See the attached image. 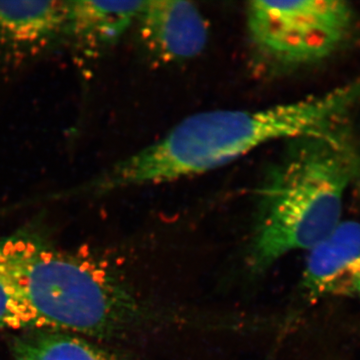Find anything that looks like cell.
<instances>
[{"mask_svg":"<svg viewBox=\"0 0 360 360\" xmlns=\"http://www.w3.org/2000/svg\"><path fill=\"white\" fill-rule=\"evenodd\" d=\"M359 103L360 77L293 103L195 113L158 141L116 163L91 187L108 191L207 174L269 142L291 141L335 127Z\"/></svg>","mask_w":360,"mask_h":360,"instance_id":"cell-1","label":"cell"},{"mask_svg":"<svg viewBox=\"0 0 360 360\" xmlns=\"http://www.w3.org/2000/svg\"><path fill=\"white\" fill-rule=\"evenodd\" d=\"M257 191L245 265L262 276L295 250H310L340 224L360 176V153L340 124L288 141Z\"/></svg>","mask_w":360,"mask_h":360,"instance_id":"cell-2","label":"cell"},{"mask_svg":"<svg viewBox=\"0 0 360 360\" xmlns=\"http://www.w3.org/2000/svg\"><path fill=\"white\" fill-rule=\"evenodd\" d=\"M0 278L46 328L105 340L158 321L103 265L56 250L32 232L0 238Z\"/></svg>","mask_w":360,"mask_h":360,"instance_id":"cell-3","label":"cell"},{"mask_svg":"<svg viewBox=\"0 0 360 360\" xmlns=\"http://www.w3.org/2000/svg\"><path fill=\"white\" fill-rule=\"evenodd\" d=\"M356 14L342 0L251 1L246 25L257 58L276 70H296L333 56L352 37Z\"/></svg>","mask_w":360,"mask_h":360,"instance_id":"cell-4","label":"cell"},{"mask_svg":"<svg viewBox=\"0 0 360 360\" xmlns=\"http://www.w3.org/2000/svg\"><path fill=\"white\" fill-rule=\"evenodd\" d=\"M298 290L309 303L333 297L360 302V222L341 220L309 250Z\"/></svg>","mask_w":360,"mask_h":360,"instance_id":"cell-5","label":"cell"},{"mask_svg":"<svg viewBox=\"0 0 360 360\" xmlns=\"http://www.w3.org/2000/svg\"><path fill=\"white\" fill-rule=\"evenodd\" d=\"M136 23L148 51L165 63L195 58L207 44V22L191 2L144 1Z\"/></svg>","mask_w":360,"mask_h":360,"instance_id":"cell-6","label":"cell"},{"mask_svg":"<svg viewBox=\"0 0 360 360\" xmlns=\"http://www.w3.org/2000/svg\"><path fill=\"white\" fill-rule=\"evenodd\" d=\"M144 1H68L66 32L89 44H113L136 23Z\"/></svg>","mask_w":360,"mask_h":360,"instance_id":"cell-7","label":"cell"},{"mask_svg":"<svg viewBox=\"0 0 360 360\" xmlns=\"http://www.w3.org/2000/svg\"><path fill=\"white\" fill-rule=\"evenodd\" d=\"M68 1H0V40L32 44L65 30Z\"/></svg>","mask_w":360,"mask_h":360,"instance_id":"cell-8","label":"cell"},{"mask_svg":"<svg viewBox=\"0 0 360 360\" xmlns=\"http://www.w3.org/2000/svg\"><path fill=\"white\" fill-rule=\"evenodd\" d=\"M11 352L13 360H129L77 335L49 328L15 336Z\"/></svg>","mask_w":360,"mask_h":360,"instance_id":"cell-9","label":"cell"},{"mask_svg":"<svg viewBox=\"0 0 360 360\" xmlns=\"http://www.w3.org/2000/svg\"><path fill=\"white\" fill-rule=\"evenodd\" d=\"M37 328L46 326L0 278V329L25 331Z\"/></svg>","mask_w":360,"mask_h":360,"instance_id":"cell-10","label":"cell"}]
</instances>
